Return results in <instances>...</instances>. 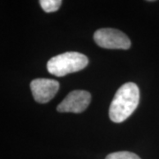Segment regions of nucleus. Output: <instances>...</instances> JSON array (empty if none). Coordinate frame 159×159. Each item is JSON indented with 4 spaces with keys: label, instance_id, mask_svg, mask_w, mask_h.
<instances>
[{
    "label": "nucleus",
    "instance_id": "1",
    "mask_svg": "<svg viewBox=\"0 0 159 159\" xmlns=\"http://www.w3.org/2000/svg\"><path fill=\"white\" fill-rule=\"evenodd\" d=\"M140 102V90L134 82H127L119 88L111 103L109 116L114 123H121L135 111Z\"/></svg>",
    "mask_w": 159,
    "mask_h": 159
},
{
    "label": "nucleus",
    "instance_id": "2",
    "mask_svg": "<svg viewBox=\"0 0 159 159\" xmlns=\"http://www.w3.org/2000/svg\"><path fill=\"white\" fill-rule=\"evenodd\" d=\"M89 64V59L85 55L69 51L51 57L47 63V70L51 74L57 77L65 76L84 69Z\"/></svg>",
    "mask_w": 159,
    "mask_h": 159
},
{
    "label": "nucleus",
    "instance_id": "3",
    "mask_svg": "<svg viewBox=\"0 0 159 159\" xmlns=\"http://www.w3.org/2000/svg\"><path fill=\"white\" fill-rule=\"evenodd\" d=\"M94 40L97 45L105 49L127 50L131 46L129 38L118 29H99L95 32Z\"/></svg>",
    "mask_w": 159,
    "mask_h": 159
},
{
    "label": "nucleus",
    "instance_id": "4",
    "mask_svg": "<svg viewBox=\"0 0 159 159\" xmlns=\"http://www.w3.org/2000/svg\"><path fill=\"white\" fill-rule=\"evenodd\" d=\"M90 101L91 95L88 91H72L57 105V110L59 112L80 113L88 108V106L90 103Z\"/></svg>",
    "mask_w": 159,
    "mask_h": 159
},
{
    "label": "nucleus",
    "instance_id": "5",
    "mask_svg": "<svg viewBox=\"0 0 159 159\" xmlns=\"http://www.w3.org/2000/svg\"><path fill=\"white\" fill-rule=\"evenodd\" d=\"M59 89V83L55 80L35 79L30 82V89L34 99L40 103L50 102Z\"/></svg>",
    "mask_w": 159,
    "mask_h": 159
},
{
    "label": "nucleus",
    "instance_id": "6",
    "mask_svg": "<svg viewBox=\"0 0 159 159\" xmlns=\"http://www.w3.org/2000/svg\"><path fill=\"white\" fill-rule=\"evenodd\" d=\"M41 7L46 12H52L56 11L61 6L62 1L61 0H41L39 2Z\"/></svg>",
    "mask_w": 159,
    "mask_h": 159
},
{
    "label": "nucleus",
    "instance_id": "7",
    "mask_svg": "<svg viewBox=\"0 0 159 159\" xmlns=\"http://www.w3.org/2000/svg\"><path fill=\"white\" fill-rule=\"evenodd\" d=\"M105 159H141L136 154L128 151H119L108 155Z\"/></svg>",
    "mask_w": 159,
    "mask_h": 159
}]
</instances>
